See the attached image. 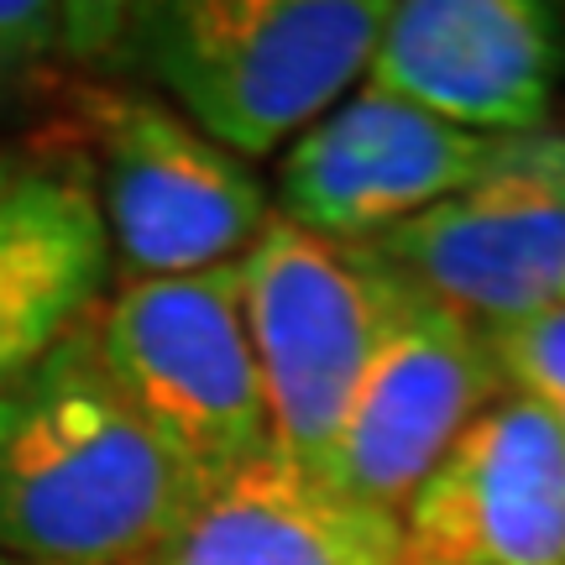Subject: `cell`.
Masks as SVG:
<instances>
[{
    "instance_id": "cell-1",
    "label": "cell",
    "mask_w": 565,
    "mask_h": 565,
    "mask_svg": "<svg viewBox=\"0 0 565 565\" xmlns=\"http://www.w3.org/2000/svg\"><path fill=\"white\" fill-rule=\"evenodd\" d=\"M200 487L95 341V315L0 387V555L17 565H137Z\"/></svg>"
},
{
    "instance_id": "cell-2",
    "label": "cell",
    "mask_w": 565,
    "mask_h": 565,
    "mask_svg": "<svg viewBox=\"0 0 565 565\" xmlns=\"http://www.w3.org/2000/svg\"><path fill=\"white\" fill-rule=\"evenodd\" d=\"M383 17L387 0H147L131 6L121 63L252 162L282 152L366 79Z\"/></svg>"
},
{
    "instance_id": "cell-3",
    "label": "cell",
    "mask_w": 565,
    "mask_h": 565,
    "mask_svg": "<svg viewBox=\"0 0 565 565\" xmlns=\"http://www.w3.org/2000/svg\"><path fill=\"white\" fill-rule=\"evenodd\" d=\"M95 341L200 492L273 456L236 263L189 278H126L95 315Z\"/></svg>"
},
{
    "instance_id": "cell-4",
    "label": "cell",
    "mask_w": 565,
    "mask_h": 565,
    "mask_svg": "<svg viewBox=\"0 0 565 565\" xmlns=\"http://www.w3.org/2000/svg\"><path fill=\"white\" fill-rule=\"evenodd\" d=\"M236 273L273 450L330 482L341 429L377 345V263L366 246L324 242L273 210Z\"/></svg>"
},
{
    "instance_id": "cell-5",
    "label": "cell",
    "mask_w": 565,
    "mask_h": 565,
    "mask_svg": "<svg viewBox=\"0 0 565 565\" xmlns=\"http://www.w3.org/2000/svg\"><path fill=\"white\" fill-rule=\"evenodd\" d=\"M84 137L100 152V215L126 278H189L242 263L273 221L267 183L173 105L84 89Z\"/></svg>"
},
{
    "instance_id": "cell-6",
    "label": "cell",
    "mask_w": 565,
    "mask_h": 565,
    "mask_svg": "<svg viewBox=\"0 0 565 565\" xmlns=\"http://www.w3.org/2000/svg\"><path fill=\"white\" fill-rule=\"evenodd\" d=\"M372 263H377V345L341 429L330 482L372 508L404 513L419 482L461 440L466 424L503 393V377L492 366L482 324L424 294L377 252Z\"/></svg>"
},
{
    "instance_id": "cell-7",
    "label": "cell",
    "mask_w": 565,
    "mask_h": 565,
    "mask_svg": "<svg viewBox=\"0 0 565 565\" xmlns=\"http://www.w3.org/2000/svg\"><path fill=\"white\" fill-rule=\"evenodd\" d=\"M372 246L482 330L565 303V131L513 137L482 179Z\"/></svg>"
},
{
    "instance_id": "cell-8",
    "label": "cell",
    "mask_w": 565,
    "mask_h": 565,
    "mask_svg": "<svg viewBox=\"0 0 565 565\" xmlns=\"http://www.w3.org/2000/svg\"><path fill=\"white\" fill-rule=\"evenodd\" d=\"M561 68L565 11L550 0H387L362 84L477 137H534Z\"/></svg>"
},
{
    "instance_id": "cell-9",
    "label": "cell",
    "mask_w": 565,
    "mask_h": 565,
    "mask_svg": "<svg viewBox=\"0 0 565 565\" xmlns=\"http://www.w3.org/2000/svg\"><path fill=\"white\" fill-rule=\"evenodd\" d=\"M513 137H477L414 105L356 89L282 147L278 215L324 242L362 246L461 194Z\"/></svg>"
},
{
    "instance_id": "cell-10",
    "label": "cell",
    "mask_w": 565,
    "mask_h": 565,
    "mask_svg": "<svg viewBox=\"0 0 565 565\" xmlns=\"http://www.w3.org/2000/svg\"><path fill=\"white\" fill-rule=\"evenodd\" d=\"M408 565H565V440L498 393L398 513Z\"/></svg>"
},
{
    "instance_id": "cell-11",
    "label": "cell",
    "mask_w": 565,
    "mask_h": 565,
    "mask_svg": "<svg viewBox=\"0 0 565 565\" xmlns=\"http://www.w3.org/2000/svg\"><path fill=\"white\" fill-rule=\"evenodd\" d=\"M137 565H408L398 513L372 508L273 450L204 487Z\"/></svg>"
},
{
    "instance_id": "cell-12",
    "label": "cell",
    "mask_w": 565,
    "mask_h": 565,
    "mask_svg": "<svg viewBox=\"0 0 565 565\" xmlns=\"http://www.w3.org/2000/svg\"><path fill=\"white\" fill-rule=\"evenodd\" d=\"M105 273L110 236L84 173H17L0 189V387L95 315Z\"/></svg>"
},
{
    "instance_id": "cell-13",
    "label": "cell",
    "mask_w": 565,
    "mask_h": 565,
    "mask_svg": "<svg viewBox=\"0 0 565 565\" xmlns=\"http://www.w3.org/2000/svg\"><path fill=\"white\" fill-rule=\"evenodd\" d=\"M131 6L116 0H0V84L63 68L121 63Z\"/></svg>"
},
{
    "instance_id": "cell-14",
    "label": "cell",
    "mask_w": 565,
    "mask_h": 565,
    "mask_svg": "<svg viewBox=\"0 0 565 565\" xmlns=\"http://www.w3.org/2000/svg\"><path fill=\"white\" fill-rule=\"evenodd\" d=\"M487 351H492V366L508 393L545 408L565 440V303L534 315V320L487 330Z\"/></svg>"
},
{
    "instance_id": "cell-15",
    "label": "cell",
    "mask_w": 565,
    "mask_h": 565,
    "mask_svg": "<svg viewBox=\"0 0 565 565\" xmlns=\"http://www.w3.org/2000/svg\"><path fill=\"white\" fill-rule=\"evenodd\" d=\"M21 168H17V158H6V152H0V189H6V183L17 179Z\"/></svg>"
},
{
    "instance_id": "cell-16",
    "label": "cell",
    "mask_w": 565,
    "mask_h": 565,
    "mask_svg": "<svg viewBox=\"0 0 565 565\" xmlns=\"http://www.w3.org/2000/svg\"><path fill=\"white\" fill-rule=\"evenodd\" d=\"M0 565H17V561H6V555H0Z\"/></svg>"
}]
</instances>
